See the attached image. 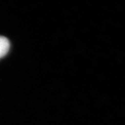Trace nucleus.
Masks as SVG:
<instances>
[{
	"label": "nucleus",
	"mask_w": 125,
	"mask_h": 125,
	"mask_svg": "<svg viewBox=\"0 0 125 125\" xmlns=\"http://www.w3.org/2000/svg\"><path fill=\"white\" fill-rule=\"evenodd\" d=\"M10 42L6 37L0 36V59L4 57L8 53Z\"/></svg>",
	"instance_id": "f257e3e1"
}]
</instances>
